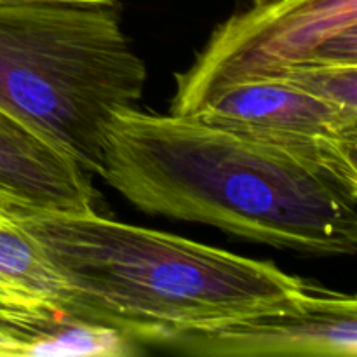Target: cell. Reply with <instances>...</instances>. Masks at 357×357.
<instances>
[{"label":"cell","instance_id":"obj_1","mask_svg":"<svg viewBox=\"0 0 357 357\" xmlns=\"http://www.w3.org/2000/svg\"><path fill=\"white\" fill-rule=\"evenodd\" d=\"M100 176L150 215L312 257L357 250V185L197 117L115 112Z\"/></svg>","mask_w":357,"mask_h":357},{"label":"cell","instance_id":"obj_2","mask_svg":"<svg viewBox=\"0 0 357 357\" xmlns=\"http://www.w3.org/2000/svg\"><path fill=\"white\" fill-rule=\"evenodd\" d=\"M3 209L40 244L75 309L142 345L282 305L312 286L274 261L96 211Z\"/></svg>","mask_w":357,"mask_h":357},{"label":"cell","instance_id":"obj_3","mask_svg":"<svg viewBox=\"0 0 357 357\" xmlns=\"http://www.w3.org/2000/svg\"><path fill=\"white\" fill-rule=\"evenodd\" d=\"M146 79L117 3L0 0V114L86 173L100 176L108 124Z\"/></svg>","mask_w":357,"mask_h":357},{"label":"cell","instance_id":"obj_4","mask_svg":"<svg viewBox=\"0 0 357 357\" xmlns=\"http://www.w3.org/2000/svg\"><path fill=\"white\" fill-rule=\"evenodd\" d=\"M305 61L357 63V0H255L178 73L169 114L192 117L234 84Z\"/></svg>","mask_w":357,"mask_h":357},{"label":"cell","instance_id":"obj_5","mask_svg":"<svg viewBox=\"0 0 357 357\" xmlns=\"http://www.w3.org/2000/svg\"><path fill=\"white\" fill-rule=\"evenodd\" d=\"M192 117L278 146L357 185V115L279 80L234 84Z\"/></svg>","mask_w":357,"mask_h":357},{"label":"cell","instance_id":"obj_6","mask_svg":"<svg viewBox=\"0 0 357 357\" xmlns=\"http://www.w3.org/2000/svg\"><path fill=\"white\" fill-rule=\"evenodd\" d=\"M159 347L206 357H356L357 300L312 284L291 302L176 335Z\"/></svg>","mask_w":357,"mask_h":357},{"label":"cell","instance_id":"obj_7","mask_svg":"<svg viewBox=\"0 0 357 357\" xmlns=\"http://www.w3.org/2000/svg\"><path fill=\"white\" fill-rule=\"evenodd\" d=\"M0 204L28 211H96L89 173L72 157L0 114Z\"/></svg>","mask_w":357,"mask_h":357},{"label":"cell","instance_id":"obj_8","mask_svg":"<svg viewBox=\"0 0 357 357\" xmlns=\"http://www.w3.org/2000/svg\"><path fill=\"white\" fill-rule=\"evenodd\" d=\"M143 345L47 298H0V357H129Z\"/></svg>","mask_w":357,"mask_h":357},{"label":"cell","instance_id":"obj_9","mask_svg":"<svg viewBox=\"0 0 357 357\" xmlns=\"http://www.w3.org/2000/svg\"><path fill=\"white\" fill-rule=\"evenodd\" d=\"M0 298H47L73 307L65 281L40 244L3 208L0 211Z\"/></svg>","mask_w":357,"mask_h":357},{"label":"cell","instance_id":"obj_10","mask_svg":"<svg viewBox=\"0 0 357 357\" xmlns=\"http://www.w3.org/2000/svg\"><path fill=\"white\" fill-rule=\"evenodd\" d=\"M267 79L357 115V63L305 61L286 66Z\"/></svg>","mask_w":357,"mask_h":357},{"label":"cell","instance_id":"obj_11","mask_svg":"<svg viewBox=\"0 0 357 357\" xmlns=\"http://www.w3.org/2000/svg\"><path fill=\"white\" fill-rule=\"evenodd\" d=\"M68 2H89V3H119V0H68Z\"/></svg>","mask_w":357,"mask_h":357},{"label":"cell","instance_id":"obj_12","mask_svg":"<svg viewBox=\"0 0 357 357\" xmlns=\"http://www.w3.org/2000/svg\"><path fill=\"white\" fill-rule=\"evenodd\" d=\"M2 208H3V206H2V204H0V211H2Z\"/></svg>","mask_w":357,"mask_h":357}]
</instances>
